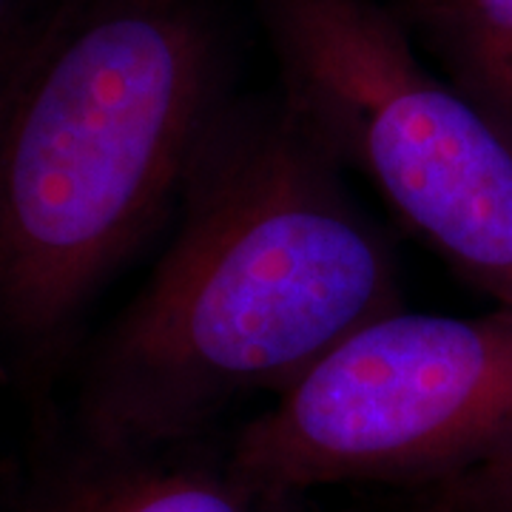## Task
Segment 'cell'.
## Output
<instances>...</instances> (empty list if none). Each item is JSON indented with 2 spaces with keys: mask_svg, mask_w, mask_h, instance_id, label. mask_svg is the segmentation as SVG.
I'll return each mask as SVG.
<instances>
[{
  "mask_svg": "<svg viewBox=\"0 0 512 512\" xmlns=\"http://www.w3.org/2000/svg\"><path fill=\"white\" fill-rule=\"evenodd\" d=\"M174 234L86 362L74 433L165 444L279 396L367 322L402 311L393 245L285 100L231 97Z\"/></svg>",
  "mask_w": 512,
  "mask_h": 512,
  "instance_id": "obj_1",
  "label": "cell"
},
{
  "mask_svg": "<svg viewBox=\"0 0 512 512\" xmlns=\"http://www.w3.org/2000/svg\"><path fill=\"white\" fill-rule=\"evenodd\" d=\"M228 60L205 0H52L0 77V342L55 365L177 214Z\"/></svg>",
  "mask_w": 512,
  "mask_h": 512,
  "instance_id": "obj_2",
  "label": "cell"
},
{
  "mask_svg": "<svg viewBox=\"0 0 512 512\" xmlns=\"http://www.w3.org/2000/svg\"><path fill=\"white\" fill-rule=\"evenodd\" d=\"M279 97L470 288L512 308V131L373 0H262Z\"/></svg>",
  "mask_w": 512,
  "mask_h": 512,
  "instance_id": "obj_3",
  "label": "cell"
},
{
  "mask_svg": "<svg viewBox=\"0 0 512 512\" xmlns=\"http://www.w3.org/2000/svg\"><path fill=\"white\" fill-rule=\"evenodd\" d=\"M228 441L248 476L296 495L481 470L512 453V308L379 316Z\"/></svg>",
  "mask_w": 512,
  "mask_h": 512,
  "instance_id": "obj_4",
  "label": "cell"
},
{
  "mask_svg": "<svg viewBox=\"0 0 512 512\" xmlns=\"http://www.w3.org/2000/svg\"><path fill=\"white\" fill-rule=\"evenodd\" d=\"M0 512H305V495L248 476L217 433L165 444H49Z\"/></svg>",
  "mask_w": 512,
  "mask_h": 512,
  "instance_id": "obj_5",
  "label": "cell"
},
{
  "mask_svg": "<svg viewBox=\"0 0 512 512\" xmlns=\"http://www.w3.org/2000/svg\"><path fill=\"white\" fill-rule=\"evenodd\" d=\"M410 12L450 83L512 131V0H419Z\"/></svg>",
  "mask_w": 512,
  "mask_h": 512,
  "instance_id": "obj_6",
  "label": "cell"
},
{
  "mask_svg": "<svg viewBox=\"0 0 512 512\" xmlns=\"http://www.w3.org/2000/svg\"><path fill=\"white\" fill-rule=\"evenodd\" d=\"M416 495L421 512H512V453Z\"/></svg>",
  "mask_w": 512,
  "mask_h": 512,
  "instance_id": "obj_7",
  "label": "cell"
},
{
  "mask_svg": "<svg viewBox=\"0 0 512 512\" xmlns=\"http://www.w3.org/2000/svg\"><path fill=\"white\" fill-rule=\"evenodd\" d=\"M52 0H0V77Z\"/></svg>",
  "mask_w": 512,
  "mask_h": 512,
  "instance_id": "obj_8",
  "label": "cell"
},
{
  "mask_svg": "<svg viewBox=\"0 0 512 512\" xmlns=\"http://www.w3.org/2000/svg\"><path fill=\"white\" fill-rule=\"evenodd\" d=\"M413 3H419V0H407V6H413Z\"/></svg>",
  "mask_w": 512,
  "mask_h": 512,
  "instance_id": "obj_9",
  "label": "cell"
}]
</instances>
